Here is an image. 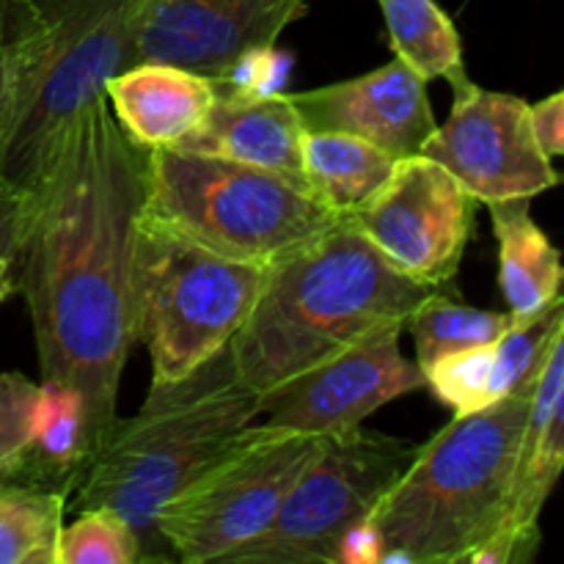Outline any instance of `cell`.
Returning <instances> with one entry per match:
<instances>
[{"mask_svg":"<svg viewBox=\"0 0 564 564\" xmlns=\"http://www.w3.org/2000/svg\"><path fill=\"white\" fill-rule=\"evenodd\" d=\"M510 312H485V308L463 306L430 292L405 319L416 345V364L424 369L441 356H449L466 347L496 341L512 325Z\"/></svg>","mask_w":564,"mask_h":564,"instance_id":"obj_23","label":"cell"},{"mask_svg":"<svg viewBox=\"0 0 564 564\" xmlns=\"http://www.w3.org/2000/svg\"><path fill=\"white\" fill-rule=\"evenodd\" d=\"M306 0H149L141 61L185 66L218 83L231 61L279 36Z\"/></svg>","mask_w":564,"mask_h":564,"instance_id":"obj_13","label":"cell"},{"mask_svg":"<svg viewBox=\"0 0 564 564\" xmlns=\"http://www.w3.org/2000/svg\"><path fill=\"white\" fill-rule=\"evenodd\" d=\"M419 444L380 433L330 435L292 482L270 527L224 564H334L341 534L372 516Z\"/></svg>","mask_w":564,"mask_h":564,"instance_id":"obj_9","label":"cell"},{"mask_svg":"<svg viewBox=\"0 0 564 564\" xmlns=\"http://www.w3.org/2000/svg\"><path fill=\"white\" fill-rule=\"evenodd\" d=\"M22 215H25V191L9 185L0 176V253L14 257L20 240Z\"/></svg>","mask_w":564,"mask_h":564,"instance_id":"obj_32","label":"cell"},{"mask_svg":"<svg viewBox=\"0 0 564 564\" xmlns=\"http://www.w3.org/2000/svg\"><path fill=\"white\" fill-rule=\"evenodd\" d=\"M529 119H532V130L540 149L551 160L560 158L564 152V94L556 91L540 102L529 105Z\"/></svg>","mask_w":564,"mask_h":564,"instance_id":"obj_29","label":"cell"},{"mask_svg":"<svg viewBox=\"0 0 564 564\" xmlns=\"http://www.w3.org/2000/svg\"><path fill=\"white\" fill-rule=\"evenodd\" d=\"M477 198L441 163L413 154L356 213L345 215L405 275L435 286L455 279L471 237Z\"/></svg>","mask_w":564,"mask_h":564,"instance_id":"obj_10","label":"cell"},{"mask_svg":"<svg viewBox=\"0 0 564 564\" xmlns=\"http://www.w3.org/2000/svg\"><path fill=\"white\" fill-rule=\"evenodd\" d=\"M564 466V336L551 345L545 367L529 397L518 449L516 490L505 527L540 534V512Z\"/></svg>","mask_w":564,"mask_h":564,"instance_id":"obj_18","label":"cell"},{"mask_svg":"<svg viewBox=\"0 0 564 564\" xmlns=\"http://www.w3.org/2000/svg\"><path fill=\"white\" fill-rule=\"evenodd\" d=\"M303 135L306 124L290 94L246 97V94L218 91L207 119L180 143V149L218 154L306 182Z\"/></svg>","mask_w":564,"mask_h":564,"instance_id":"obj_16","label":"cell"},{"mask_svg":"<svg viewBox=\"0 0 564 564\" xmlns=\"http://www.w3.org/2000/svg\"><path fill=\"white\" fill-rule=\"evenodd\" d=\"M391 47L402 64L422 80H449L452 88L468 80L463 44L455 22L435 0H378Z\"/></svg>","mask_w":564,"mask_h":564,"instance_id":"obj_21","label":"cell"},{"mask_svg":"<svg viewBox=\"0 0 564 564\" xmlns=\"http://www.w3.org/2000/svg\"><path fill=\"white\" fill-rule=\"evenodd\" d=\"M564 336V301L556 297L529 317H516L510 328L496 339L490 400L499 402L512 394H532L545 367L551 345Z\"/></svg>","mask_w":564,"mask_h":564,"instance_id":"obj_24","label":"cell"},{"mask_svg":"<svg viewBox=\"0 0 564 564\" xmlns=\"http://www.w3.org/2000/svg\"><path fill=\"white\" fill-rule=\"evenodd\" d=\"M268 270L198 246L141 215L135 251L138 341L152 380H176L229 347L251 314Z\"/></svg>","mask_w":564,"mask_h":564,"instance_id":"obj_7","label":"cell"},{"mask_svg":"<svg viewBox=\"0 0 564 564\" xmlns=\"http://www.w3.org/2000/svg\"><path fill=\"white\" fill-rule=\"evenodd\" d=\"M91 460L86 400L77 389L55 380L36 386L31 413V435L0 482H20L53 490L69 499Z\"/></svg>","mask_w":564,"mask_h":564,"instance_id":"obj_17","label":"cell"},{"mask_svg":"<svg viewBox=\"0 0 564 564\" xmlns=\"http://www.w3.org/2000/svg\"><path fill=\"white\" fill-rule=\"evenodd\" d=\"M14 31V0H0V42H9Z\"/></svg>","mask_w":564,"mask_h":564,"instance_id":"obj_34","label":"cell"},{"mask_svg":"<svg viewBox=\"0 0 564 564\" xmlns=\"http://www.w3.org/2000/svg\"><path fill=\"white\" fill-rule=\"evenodd\" d=\"M529 397L512 394L468 416H452L419 444L369 516L383 543L380 564L466 562L505 527Z\"/></svg>","mask_w":564,"mask_h":564,"instance_id":"obj_4","label":"cell"},{"mask_svg":"<svg viewBox=\"0 0 564 564\" xmlns=\"http://www.w3.org/2000/svg\"><path fill=\"white\" fill-rule=\"evenodd\" d=\"M286 69H290L286 53H281L279 44H264V47H251L237 55L226 75L218 83H213L224 94L262 97V94H279Z\"/></svg>","mask_w":564,"mask_h":564,"instance_id":"obj_28","label":"cell"},{"mask_svg":"<svg viewBox=\"0 0 564 564\" xmlns=\"http://www.w3.org/2000/svg\"><path fill=\"white\" fill-rule=\"evenodd\" d=\"M383 560V543L369 518L358 521L356 527L347 529L341 534L339 545H336L334 564H380Z\"/></svg>","mask_w":564,"mask_h":564,"instance_id":"obj_30","label":"cell"},{"mask_svg":"<svg viewBox=\"0 0 564 564\" xmlns=\"http://www.w3.org/2000/svg\"><path fill=\"white\" fill-rule=\"evenodd\" d=\"M17 113V50L11 42H0V160L9 143Z\"/></svg>","mask_w":564,"mask_h":564,"instance_id":"obj_31","label":"cell"},{"mask_svg":"<svg viewBox=\"0 0 564 564\" xmlns=\"http://www.w3.org/2000/svg\"><path fill=\"white\" fill-rule=\"evenodd\" d=\"M306 130H334L364 138L391 158L422 154L438 121L427 99V80L400 58L352 80L292 94Z\"/></svg>","mask_w":564,"mask_h":564,"instance_id":"obj_14","label":"cell"},{"mask_svg":"<svg viewBox=\"0 0 564 564\" xmlns=\"http://www.w3.org/2000/svg\"><path fill=\"white\" fill-rule=\"evenodd\" d=\"M430 286L397 270L350 218L268 270L229 341L237 375L268 394L383 323H405Z\"/></svg>","mask_w":564,"mask_h":564,"instance_id":"obj_2","label":"cell"},{"mask_svg":"<svg viewBox=\"0 0 564 564\" xmlns=\"http://www.w3.org/2000/svg\"><path fill=\"white\" fill-rule=\"evenodd\" d=\"M496 341L466 347L424 369V389L433 391L455 416H468L494 405L490 400V378H494Z\"/></svg>","mask_w":564,"mask_h":564,"instance_id":"obj_26","label":"cell"},{"mask_svg":"<svg viewBox=\"0 0 564 564\" xmlns=\"http://www.w3.org/2000/svg\"><path fill=\"white\" fill-rule=\"evenodd\" d=\"M394 169L397 158L364 138L334 130H306L303 135V180L336 215L364 207Z\"/></svg>","mask_w":564,"mask_h":564,"instance_id":"obj_20","label":"cell"},{"mask_svg":"<svg viewBox=\"0 0 564 564\" xmlns=\"http://www.w3.org/2000/svg\"><path fill=\"white\" fill-rule=\"evenodd\" d=\"M477 202H532L560 185V174L534 138L529 102L466 80L455 88L449 119L422 147Z\"/></svg>","mask_w":564,"mask_h":564,"instance_id":"obj_11","label":"cell"},{"mask_svg":"<svg viewBox=\"0 0 564 564\" xmlns=\"http://www.w3.org/2000/svg\"><path fill=\"white\" fill-rule=\"evenodd\" d=\"M325 438L253 422L158 512V534L187 564H224L270 527Z\"/></svg>","mask_w":564,"mask_h":564,"instance_id":"obj_8","label":"cell"},{"mask_svg":"<svg viewBox=\"0 0 564 564\" xmlns=\"http://www.w3.org/2000/svg\"><path fill=\"white\" fill-rule=\"evenodd\" d=\"M499 240V284L512 317H529L560 297L562 259L529 215V202L490 204Z\"/></svg>","mask_w":564,"mask_h":564,"instance_id":"obj_19","label":"cell"},{"mask_svg":"<svg viewBox=\"0 0 564 564\" xmlns=\"http://www.w3.org/2000/svg\"><path fill=\"white\" fill-rule=\"evenodd\" d=\"M66 496L0 482V564H55Z\"/></svg>","mask_w":564,"mask_h":564,"instance_id":"obj_22","label":"cell"},{"mask_svg":"<svg viewBox=\"0 0 564 564\" xmlns=\"http://www.w3.org/2000/svg\"><path fill=\"white\" fill-rule=\"evenodd\" d=\"M306 3H308V0H306Z\"/></svg>","mask_w":564,"mask_h":564,"instance_id":"obj_35","label":"cell"},{"mask_svg":"<svg viewBox=\"0 0 564 564\" xmlns=\"http://www.w3.org/2000/svg\"><path fill=\"white\" fill-rule=\"evenodd\" d=\"M11 292H17L14 268H11V257L0 253V303H3Z\"/></svg>","mask_w":564,"mask_h":564,"instance_id":"obj_33","label":"cell"},{"mask_svg":"<svg viewBox=\"0 0 564 564\" xmlns=\"http://www.w3.org/2000/svg\"><path fill=\"white\" fill-rule=\"evenodd\" d=\"M405 323H383L317 367L262 394V424L303 435H347L397 397L424 389V372L402 356Z\"/></svg>","mask_w":564,"mask_h":564,"instance_id":"obj_12","label":"cell"},{"mask_svg":"<svg viewBox=\"0 0 564 564\" xmlns=\"http://www.w3.org/2000/svg\"><path fill=\"white\" fill-rule=\"evenodd\" d=\"M149 0H14L17 113L0 176L28 191L66 121L141 61Z\"/></svg>","mask_w":564,"mask_h":564,"instance_id":"obj_5","label":"cell"},{"mask_svg":"<svg viewBox=\"0 0 564 564\" xmlns=\"http://www.w3.org/2000/svg\"><path fill=\"white\" fill-rule=\"evenodd\" d=\"M262 394L237 375L229 347L176 380H152L141 411L116 419L75 485L77 510L105 507L135 532L143 562L171 560L158 512L259 422Z\"/></svg>","mask_w":564,"mask_h":564,"instance_id":"obj_3","label":"cell"},{"mask_svg":"<svg viewBox=\"0 0 564 564\" xmlns=\"http://www.w3.org/2000/svg\"><path fill=\"white\" fill-rule=\"evenodd\" d=\"M215 97L209 77L165 61H135L105 86L113 119L143 149L180 147L207 119Z\"/></svg>","mask_w":564,"mask_h":564,"instance_id":"obj_15","label":"cell"},{"mask_svg":"<svg viewBox=\"0 0 564 564\" xmlns=\"http://www.w3.org/2000/svg\"><path fill=\"white\" fill-rule=\"evenodd\" d=\"M149 149L127 138L108 99L72 116L25 191L11 257L42 380L86 400L91 455L119 419V383L138 345L135 251Z\"/></svg>","mask_w":564,"mask_h":564,"instance_id":"obj_1","label":"cell"},{"mask_svg":"<svg viewBox=\"0 0 564 564\" xmlns=\"http://www.w3.org/2000/svg\"><path fill=\"white\" fill-rule=\"evenodd\" d=\"M36 383L20 372H0V477L25 449Z\"/></svg>","mask_w":564,"mask_h":564,"instance_id":"obj_27","label":"cell"},{"mask_svg":"<svg viewBox=\"0 0 564 564\" xmlns=\"http://www.w3.org/2000/svg\"><path fill=\"white\" fill-rule=\"evenodd\" d=\"M143 562L135 532L105 507L77 510L69 527H61L55 564H138Z\"/></svg>","mask_w":564,"mask_h":564,"instance_id":"obj_25","label":"cell"},{"mask_svg":"<svg viewBox=\"0 0 564 564\" xmlns=\"http://www.w3.org/2000/svg\"><path fill=\"white\" fill-rule=\"evenodd\" d=\"M147 158L143 215L229 259L273 268L341 218L281 171L180 147Z\"/></svg>","mask_w":564,"mask_h":564,"instance_id":"obj_6","label":"cell"}]
</instances>
